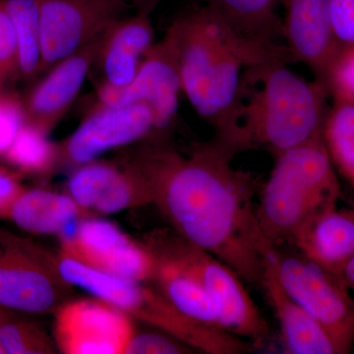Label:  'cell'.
Wrapping results in <instances>:
<instances>
[{
  "instance_id": "6",
  "label": "cell",
  "mask_w": 354,
  "mask_h": 354,
  "mask_svg": "<svg viewBox=\"0 0 354 354\" xmlns=\"http://www.w3.org/2000/svg\"><path fill=\"white\" fill-rule=\"evenodd\" d=\"M271 253L286 292L322 326L337 353H348L354 344V297L341 278L293 246L271 245Z\"/></svg>"
},
{
  "instance_id": "26",
  "label": "cell",
  "mask_w": 354,
  "mask_h": 354,
  "mask_svg": "<svg viewBox=\"0 0 354 354\" xmlns=\"http://www.w3.org/2000/svg\"><path fill=\"white\" fill-rule=\"evenodd\" d=\"M0 346L6 354L53 353V346L38 326L9 315L0 323Z\"/></svg>"
},
{
  "instance_id": "22",
  "label": "cell",
  "mask_w": 354,
  "mask_h": 354,
  "mask_svg": "<svg viewBox=\"0 0 354 354\" xmlns=\"http://www.w3.org/2000/svg\"><path fill=\"white\" fill-rule=\"evenodd\" d=\"M122 232L104 220H86L64 239V253L106 272L130 243Z\"/></svg>"
},
{
  "instance_id": "24",
  "label": "cell",
  "mask_w": 354,
  "mask_h": 354,
  "mask_svg": "<svg viewBox=\"0 0 354 354\" xmlns=\"http://www.w3.org/2000/svg\"><path fill=\"white\" fill-rule=\"evenodd\" d=\"M322 137L333 165L354 188V100L333 99Z\"/></svg>"
},
{
  "instance_id": "14",
  "label": "cell",
  "mask_w": 354,
  "mask_h": 354,
  "mask_svg": "<svg viewBox=\"0 0 354 354\" xmlns=\"http://www.w3.org/2000/svg\"><path fill=\"white\" fill-rule=\"evenodd\" d=\"M286 11L283 39L295 62H301L324 81L339 51L330 23L329 0H281Z\"/></svg>"
},
{
  "instance_id": "21",
  "label": "cell",
  "mask_w": 354,
  "mask_h": 354,
  "mask_svg": "<svg viewBox=\"0 0 354 354\" xmlns=\"http://www.w3.org/2000/svg\"><path fill=\"white\" fill-rule=\"evenodd\" d=\"M80 213L71 197L36 188L21 192L8 218L32 234H53L64 232Z\"/></svg>"
},
{
  "instance_id": "5",
  "label": "cell",
  "mask_w": 354,
  "mask_h": 354,
  "mask_svg": "<svg viewBox=\"0 0 354 354\" xmlns=\"http://www.w3.org/2000/svg\"><path fill=\"white\" fill-rule=\"evenodd\" d=\"M149 249L177 261L196 276L211 298L225 332L245 337L257 348L264 344L269 327L243 279L230 266L178 234H158Z\"/></svg>"
},
{
  "instance_id": "11",
  "label": "cell",
  "mask_w": 354,
  "mask_h": 354,
  "mask_svg": "<svg viewBox=\"0 0 354 354\" xmlns=\"http://www.w3.org/2000/svg\"><path fill=\"white\" fill-rule=\"evenodd\" d=\"M133 335L124 312L106 302L78 300L57 309L55 337L64 353H124Z\"/></svg>"
},
{
  "instance_id": "7",
  "label": "cell",
  "mask_w": 354,
  "mask_h": 354,
  "mask_svg": "<svg viewBox=\"0 0 354 354\" xmlns=\"http://www.w3.org/2000/svg\"><path fill=\"white\" fill-rule=\"evenodd\" d=\"M180 25L174 19L158 43L147 53L137 76L125 88L100 84L95 106H118L143 102L152 109L156 120L155 136L167 138L176 122L180 77Z\"/></svg>"
},
{
  "instance_id": "31",
  "label": "cell",
  "mask_w": 354,
  "mask_h": 354,
  "mask_svg": "<svg viewBox=\"0 0 354 354\" xmlns=\"http://www.w3.org/2000/svg\"><path fill=\"white\" fill-rule=\"evenodd\" d=\"M330 23L335 41L342 46L354 44V0H329Z\"/></svg>"
},
{
  "instance_id": "32",
  "label": "cell",
  "mask_w": 354,
  "mask_h": 354,
  "mask_svg": "<svg viewBox=\"0 0 354 354\" xmlns=\"http://www.w3.org/2000/svg\"><path fill=\"white\" fill-rule=\"evenodd\" d=\"M23 190L17 174L0 167V218H8L14 202Z\"/></svg>"
},
{
  "instance_id": "17",
  "label": "cell",
  "mask_w": 354,
  "mask_h": 354,
  "mask_svg": "<svg viewBox=\"0 0 354 354\" xmlns=\"http://www.w3.org/2000/svg\"><path fill=\"white\" fill-rule=\"evenodd\" d=\"M290 246L339 277L354 255V208L323 209L305 223Z\"/></svg>"
},
{
  "instance_id": "27",
  "label": "cell",
  "mask_w": 354,
  "mask_h": 354,
  "mask_svg": "<svg viewBox=\"0 0 354 354\" xmlns=\"http://www.w3.org/2000/svg\"><path fill=\"white\" fill-rule=\"evenodd\" d=\"M21 77L19 48L10 17L0 0V91Z\"/></svg>"
},
{
  "instance_id": "34",
  "label": "cell",
  "mask_w": 354,
  "mask_h": 354,
  "mask_svg": "<svg viewBox=\"0 0 354 354\" xmlns=\"http://www.w3.org/2000/svg\"><path fill=\"white\" fill-rule=\"evenodd\" d=\"M339 278L354 297V255L344 266L341 274H339Z\"/></svg>"
},
{
  "instance_id": "35",
  "label": "cell",
  "mask_w": 354,
  "mask_h": 354,
  "mask_svg": "<svg viewBox=\"0 0 354 354\" xmlns=\"http://www.w3.org/2000/svg\"><path fill=\"white\" fill-rule=\"evenodd\" d=\"M9 315L8 312H7V310L1 308L0 307V323L2 322V321L4 320V319L6 318L7 316Z\"/></svg>"
},
{
  "instance_id": "33",
  "label": "cell",
  "mask_w": 354,
  "mask_h": 354,
  "mask_svg": "<svg viewBox=\"0 0 354 354\" xmlns=\"http://www.w3.org/2000/svg\"><path fill=\"white\" fill-rule=\"evenodd\" d=\"M135 12L151 16L157 7L165 0H125Z\"/></svg>"
},
{
  "instance_id": "36",
  "label": "cell",
  "mask_w": 354,
  "mask_h": 354,
  "mask_svg": "<svg viewBox=\"0 0 354 354\" xmlns=\"http://www.w3.org/2000/svg\"><path fill=\"white\" fill-rule=\"evenodd\" d=\"M0 354H4L3 349H2L1 346H0Z\"/></svg>"
},
{
  "instance_id": "10",
  "label": "cell",
  "mask_w": 354,
  "mask_h": 354,
  "mask_svg": "<svg viewBox=\"0 0 354 354\" xmlns=\"http://www.w3.org/2000/svg\"><path fill=\"white\" fill-rule=\"evenodd\" d=\"M152 109L143 102L93 106L80 127L58 146V164L83 165L111 149L155 136Z\"/></svg>"
},
{
  "instance_id": "28",
  "label": "cell",
  "mask_w": 354,
  "mask_h": 354,
  "mask_svg": "<svg viewBox=\"0 0 354 354\" xmlns=\"http://www.w3.org/2000/svg\"><path fill=\"white\" fill-rule=\"evenodd\" d=\"M323 82L333 99L354 100V44L339 48Z\"/></svg>"
},
{
  "instance_id": "2",
  "label": "cell",
  "mask_w": 354,
  "mask_h": 354,
  "mask_svg": "<svg viewBox=\"0 0 354 354\" xmlns=\"http://www.w3.org/2000/svg\"><path fill=\"white\" fill-rule=\"evenodd\" d=\"M177 20L183 92L198 115L214 128L215 138L235 150L244 70L274 60L295 62L285 44L267 48L239 38L205 4L193 7Z\"/></svg>"
},
{
  "instance_id": "13",
  "label": "cell",
  "mask_w": 354,
  "mask_h": 354,
  "mask_svg": "<svg viewBox=\"0 0 354 354\" xmlns=\"http://www.w3.org/2000/svg\"><path fill=\"white\" fill-rule=\"evenodd\" d=\"M102 36L46 71L22 100L26 123L46 135L57 127L95 64Z\"/></svg>"
},
{
  "instance_id": "12",
  "label": "cell",
  "mask_w": 354,
  "mask_h": 354,
  "mask_svg": "<svg viewBox=\"0 0 354 354\" xmlns=\"http://www.w3.org/2000/svg\"><path fill=\"white\" fill-rule=\"evenodd\" d=\"M69 196L81 209L113 214L153 201L152 184L133 157L123 167L108 162L81 165L70 176Z\"/></svg>"
},
{
  "instance_id": "18",
  "label": "cell",
  "mask_w": 354,
  "mask_h": 354,
  "mask_svg": "<svg viewBox=\"0 0 354 354\" xmlns=\"http://www.w3.org/2000/svg\"><path fill=\"white\" fill-rule=\"evenodd\" d=\"M55 266L67 285L84 288L102 301L147 320L157 297L156 288H143L137 281L102 271L66 253L55 260Z\"/></svg>"
},
{
  "instance_id": "15",
  "label": "cell",
  "mask_w": 354,
  "mask_h": 354,
  "mask_svg": "<svg viewBox=\"0 0 354 354\" xmlns=\"http://www.w3.org/2000/svg\"><path fill=\"white\" fill-rule=\"evenodd\" d=\"M153 44L151 16L135 12L131 17L115 21L102 34L95 58L101 84L118 88L129 86Z\"/></svg>"
},
{
  "instance_id": "25",
  "label": "cell",
  "mask_w": 354,
  "mask_h": 354,
  "mask_svg": "<svg viewBox=\"0 0 354 354\" xmlns=\"http://www.w3.org/2000/svg\"><path fill=\"white\" fill-rule=\"evenodd\" d=\"M58 152V146L51 143L46 133L25 122L3 158L21 171L41 174L57 167Z\"/></svg>"
},
{
  "instance_id": "9",
  "label": "cell",
  "mask_w": 354,
  "mask_h": 354,
  "mask_svg": "<svg viewBox=\"0 0 354 354\" xmlns=\"http://www.w3.org/2000/svg\"><path fill=\"white\" fill-rule=\"evenodd\" d=\"M129 8L125 0H39L41 73L99 38Z\"/></svg>"
},
{
  "instance_id": "8",
  "label": "cell",
  "mask_w": 354,
  "mask_h": 354,
  "mask_svg": "<svg viewBox=\"0 0 354 354\" xmlns=\"http://www.w3.org/2000/svg\"><path fill=\"white\" fill-rule=\"evenodd\" d=\"M67 285L55 260L30 239L0 228V307L43 314L62 306Z\"/></svg>"
},
{
  "instance_id": "1",
  "label": "cell",
  "mask_w": 354,
  "mask_h": 354,
  "mask_svg": "<svg viewBox=\"0 0 354 354\" xmlns=\"http://www.w3.org/2000/svg\"><path fill=\"white\" fill-rule=\"evenodd\" d=\"M236 155L214 137L188 158L167 138H151L135 157L177 234L259 285L266 243L254 205L259 184L250 171L235 169Z\"/></svg>"
},
{
  "instance_id": "20",
  "label": "cell",
  "mask_w": 354,
  "mask_h": 354,
  "mask_svg": "<svg viewBox=\"0 0 354 354\" xmlns=\"http://www.w3.org/2000/svg\"><path fill=\"white\" fill-rule=\"evenodd\" d=\"M209 7L239 38L267 48L283 46L281 0H199Z\"/></svg>"
},
{
  "instance_id": "3",
  "label": "cell",
  "mask_w": 354,
  "mask_h": 354,
  "mask_svg": "<svg viewBox=\"0 0 354 354\" xmlns=\"http://www.w3.org/2000/svg\"><path fill=\"white\" fill-rule=\"evenodd\" d=\"M288 65L274 60L244 70L234 139L239 153L263 148L276 157L322 137L327 86L305 80Z\"/></svg>"
},
{
  "instance_id": "30",
  "label": "cell",
  "mask_w": 354,
  "mask_h": 354,
  "mask_svg": "<svg viewBox=\"0 0 354 354\" xmlns=\"http://www.w3.org/2000/svg\"><path fill=\"white\" fill-rule=\"evenodd\" d=\"M186 344L171 335L158 333H142L132 335L124 353L176 354L189 353Z\"/></svg>"
},
{
  "instance_id": "16",
  "label": "cell",
  "mask_w": 354,
  "mask_h": 354,
  "mask_svg": "<svg viewBox=\"0 0 354 354\" xmlns=\"http://www.w3.org/2000/svg\"><path fill=\"white\" fill-rule=\"evenodd\" d=\"M263 271L259 286L274 310L286 353L291 354H339L330 335L315 319L290 297L279 283L266 241Z\"/></svg>"
},
{
  "instance_id": "4",
  "label": "cell",
  "mask_w": 354,
  "mask_h": 354,
  "mask_svg": "<svg viewBox=\"0 0 354 354\" xmlns=\"http://www.w3.org/2000/svg\"><path fill=\"white\" fill-rule=\"evenodd\" d=\"M274 158L256 214L266 241L272 246H290L312 216L337 206L341 186L323 137Z\"/></svg>"
},
{
  "instance_id": "29",
  "label": "cell",
  "mask_w": 354,
  "mask_h": 354,
  "mask_svg": "<svg viewBox=\"0 0 354 354\" xmlns=\"http://www.w3.org/2000/svg\"><path fill=\"white\" fill-rule=\"evenodd\" d=\"M24 124L22 100L9 91H0V157H3Z\"/></svg>"
},
{
  "instance_id": "19",
  "label": "cell",
  "mask_w": 354,
  "mask_h": 354,
  "mask_svg": "<svg viewBox=\"0 0 354 354\" xmlns=\"http://www.w3.org/2000/svg\"><path fill=\"white\" fill-rule=\"evenodd\" d=\"M150 252L155 261L151 279L169 304L194 322L212 329L225 330L211 298L196 276L177 261Z\"/></svg>"
},
{
  "instance_id": "23",
  "label": "cell",
  "mask_w": 354,
  "mask_h": 354,
  "mask_svg": "<svg viewBox=\"0 0 354 354\" xmlns=\"http://www.w3.org/2000/svg\"><path fill=\"white\" fill-rule=\"evenodd\" d=\"M12 22L18 48L20 73L30 80L41 71L39 0H1Z\"/></svg>"
}]
</instances>
